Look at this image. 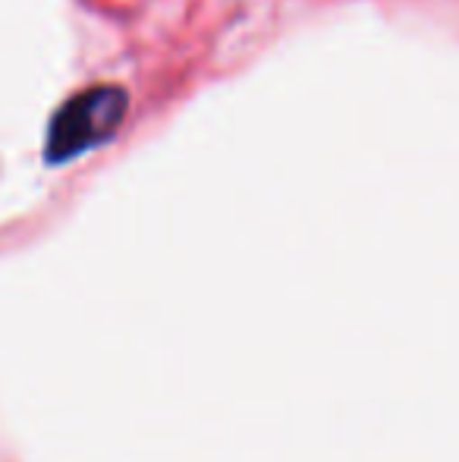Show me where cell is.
Wrapping results in <instances>:
<instances>
[{"label": "cell", "instance_id": "cell-1", "mask_svg": "<svg viewBox=\"0 0 459 462\" xmlns=\"http://www.w3.org/2000/svg\"><path fill=\"white\" fill-rule=\"evenodd\" d=\"M123 114H126V92H120V88H92V92L73 97L50 126V161L76 158L86 148L105 142L120 126Z\"/></svg>", "mask_w": 459, "mask_h": 462}]
</instances>
